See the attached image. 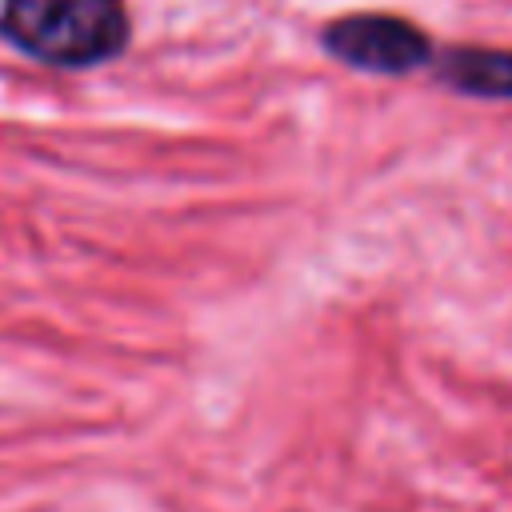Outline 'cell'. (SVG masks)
<instances>
[{
    "instance_id": "1",
    "label": "cell",
    "mask_w": 512,
    "mask_h": 512,
    "mask_svg": "<svg viewBox=\"0 0 512 512\" xmlns=\"http://www.w3.org/2000/svg\"><path fill=\"white\" fill-rule=\"evenodd\" d=\"M0 36L52 68H92L116 60L132 40L124 0H4Z\"/></svg>"
},
{
    "instance_id": "2",
    "label": "cell",
    "mask_w": 512,
    "mask_h": 512,
    "mask_svg": "<svg viewBox=\"0 0 512 512\" xmlns=\"http://www.w3.org/2000/svg\"><path fill=\"white\" fill-rule=\"evenodd\" d=\"M320 48L364 76H412L436 60V40L428 28L400 12H380V8H360V12H340L320 28Z\"/></svg>"
},
{
    "instance_id": "3",
    "label": "cell",
    "mask_w": 512,
    "mask_h": 512,
    "mask_svg": "<svg viewBox=\"0 0 512 512\" xmlns=\"http://www.w3.org/2000/svg\"><path fill=\"white\" fill-rule=\"evenodd\" d=\"M436 84L468 100H512V48L448 44L432 60Z\"/></svg>"
}]
</instances>
